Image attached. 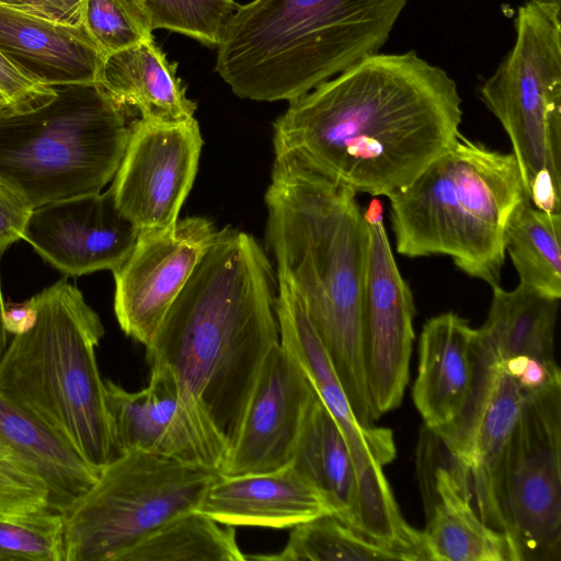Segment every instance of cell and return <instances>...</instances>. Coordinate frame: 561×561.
<instances>
[{
    "instance_id": "cell-32",
    "label": "cell",
    "mask_w": 561,
    "mask_h": 561,
    "mask_svg": "<svg viewBox=\"0 0 561 561\" xmlns=\"http://www.w3.org/2000/svg\"><path fill=\"white\" fill-rule=\"evenodd\" d=\"M50 508L46 483L0 455V516H19Z\"/></svg>"
},
{
    "instance_id": "cell-12",
    "label": "cell",
    "mask_w": 561,
    "mask_h": 561,
    "mask_svg": "<svg viewBox=\"0 0 561 561\" xmlns=\"http://www.w3.org/2000/svg\"><path fill=\"white\" fill-rule=\"evenodd\" d=\"M203 139L198 122L136 118L110 191L140 231L175 226L195 180Z\"/></svg>"
},
{
    "instance_id": "cell-3",
    "label": "cell",
    "mask_w": 561,
    "mask_h": 561,
    "mask_svg": "<svg viewBox=\"0 0 561 561\" xmlns=\"http://www.w3.org/2000/svg\"><path fill=\"white\" fill-rule=\"evenodd\" d=\"M265 244L300 299L365 430L378 420L363 346L369 229L356 193L294 160L275 158L265 193Z\"/></svg>"
},
{
    "instance_id": "cell-4",
    "label": "cell",
    "mask_w": 561,
    "mask_h": 561,
    "mask_svg": "<svg viewBox=\"0 0 561 561\" xmlns=\"http://www.w3.org/2000/svg\"><path fill=\"white\" fill-rule=\"evenodd\" d=\"M408 0H252L217 46L216 71L240 99L291 101L374 55Z\"/></svg>"
},
{
    "instance_id": "cell-36",
    "label": "cell",
    "mask_w": 561,
    "mask_h": 561,
    "mask_svg": "<svg viewBox=\"0 0 561 561\" xmlns=\"http://www.w3.org/2000/svg\"><path fill=\"white\" fill-rule=\"evenodd\" d=\"M35 319V311L27 302L4 305V325L9 334H19L27 330Z\"/></svg>"
},
{
    "instance_id": "cell-8",
    "label": "cell",
    "mask_w": 561,
    "mask_h": 561,
    "mask_svg": "<svg viewBox=\"0 0 561 561\" xmlns=\"http://www.w3.org/2000/svg\"><path fill=\"white\" fill-rule=\"evenodd\" d=\"M217 469L130 449L62 513L65 561H117L168 520L195 510Z\"/></svg>"
},
{
    "instance_id": "cell-25",
    "label": "cell",
    "mask_w": 561,
    "mask_h": 561,
    "mask_svg": "<svg viewBox=\"0 0 561 561\" xmlns=\"http://www.w3.org/2000/svg\"><path fill=\"white\" fill-rule=\"evenodd\" d=\"M290 465L324 495L333 514L350 525L354 463L339 424L318 393L305 415Z\"/></svg>"
},
{
    "instance_id": "cell-1",
    "label": "cell",
    "mask_w": 561,
    "mask_h": 561,
    "mask_svg": "<svg viewBox=\"0 0 561 561\" xmlns=\"http://www.w3.org/2000/svg\"><path fill=\"white\" fill-rule=\"evenodd\" d=\"M457 84L414 50L367 56L289 101L273 124L286 158L353 192L387 196L460 134Z\"/></svg>"
},
{
    "instance_id": "cell-10",
    "label": "cell",
    "mask_w": 561,
    "mask_h": 561,
    "mask_svg": "<svg viewBox=\"0 0 561 561\" xmlns=\"http://www.w3.org/2000/svg\"><path fill=\"white\" fill-rule=\"evenodd\" d=\"M495 496L512 561L561 560V380L526 394Z\"/></svg>"
},
{
    "instance_id": "cell-27",
    "label": "cell",
    "mask_w": 561,
    "mask_h": 561,
    "mask_svg": "<svg viewBox=\"0 0 561 561\" xmlns=\"http://www.w3.org/2000/svg\"><path fill=\"white\" fill-rule=\"evenodd\" d=\"M505 253L519 284L539 294L561 298V213H547L524 205L511 220Z\"/></svg>"
},
{
    "instance_id": "cell-2",
    "label": "cell",
    "mask_w": 561,
    "mask_h": 561,
    "mask_svg": "<svg viewBox=\"0 0 561 561\" xmlns=\"http://www.w3.org/2000/svg\"><path fill=\"white\" fill-rule=\"evenodd\" d=\"M277 277L252 234L217 233L149 345L150 369L169 371L228 443L265 357L280 342Z\"/></svg>"
},
{
    "instance_id": "cell-38",
    "label": "cell",
    "mask_w": 561,
    "mask_h": 561,
    "mask_svg": "<svg viewBox=\"0 0 561 561\" xmlns=\"http://www.w3.org/2000/svg\"><path fill=\"white\" fill-rule=\"evenodd\" d=\"M1 257V254H0ZM9 333L4 325V302L2 299L1 294V287H0V357L2 356L3 352L5 351L9 340H8Z\"/></svg>"
},
{
    "instance_id": "cell-24",
    "label": "cell",
    "mask_w": 561,
    "mask_h": 561,
    "mask_svg": "<svg viewBox=\"0 0 561 561\" xmlns=\"http://www.w3.org/2000/svg\"><path fill=\"white\" fill-rule=\"evenodd\" d=\"M493 295L484 324L478 329L482 343L499 362L529 356L554 360V331L559 300L522 285L505 290L492 287Z\"/></svg>"
},
{
    "instance_id": "cell-19",
    "label": "cell",
    "mask_w": 561,
    "mask_h": 561,
    "mask_svg": "<svg viewBox=\"0 0 561 561\" xmlns=\"http://www.w3.org/2000/svg\"><path fill=\"white\" fill-rule=\"evenodd\" d=\"M230 526L293 528L333 514L324 495L289 463L272 472L219 477L195 508Z\"/></svg>"
},
{
    "instance_id": "cell-6",
    "label": "cell",
    "mask_w": 561,
    "mask_h": 561,
    "mask_svg": "<svg viewBox=\"0 0 561 561\" xmlns=\"http://www.w3.org/2000/svg\"><path fill=\"white\" fill-rule=\"evenodd\" d=\"M27 302L33 324L0 357V392L73 447L100 473L117 454L96 348L99 314L64 277Z\"/></svg>"
},
{
    "instance_id": "cell-26",
    "label": "cell",
    "mask_w": 561,
    "mask_h": 561,
    "mask_svg": "<svg viewBox=\"0 0 561 561\" xmlns=\"http://www.w3.org/2000/svg\"><path fill=\"white\" fill-rule=\"evenodd\" d=\"M233 526L191 510L126 549L117 561H243Z\"/></svg>"
},
{
    "instance_id": "cell-35",
    "label": "cell",
    "mask_w": 561,
    "mask_h": 561,
    "mask_svg": "<svg viewBox=\"0 0 561 561\" xmlns=\"http://www.w3.org/2000/svg\"><path fill=\"white\" fill-rule=\"evenodd\" d=\"M0 5L54 22H80L82 0H0Z\"/></svg>"
},
{
    "instance_id": "cell-15",
    "label": "cell",
    "mask_w": 561,
    "mask_h": 561,
    "mask_svg": "<svg viewBox=\"0 0 561 561\" xmlns=\"http://www.w3.org/2000/svg\"><path fill=\"white\" fill-rule=\"evenodd\" d=\"M317 396L305 370L280 344L264 359L219 474L265 473L290 463L305 415Z\"/></svg>"
},
{
    "instance_id": "cell-7",
    "label": "cell",
    "mask_w": 561,
    "mask_h": 561,
    "mask_svg": "<svg viewBox=\"0 0 561 561\" xmlns=\"http://www.w3.org/2000/svg\"><path fill=\"white\" fill-rule=\"evenodd\" d=\"M56 90L41 107L0 115V182L33 209L100 193L130 131L128 112L99 83Z\"/></svg>"
},
{
    "instance_id": "cell-28",
    "label": "cell",
    "mask_w": 561,
    "mask_h": 561,
    "mask_svg": "<svg viewBox=\"0 0 561 561\" xmlns=\"http://www.w3.org/2000/svg\"><path fill=\"white\" fill-rule=\"evenodd\" d=\"M278 561L401 560L389 548L366 538L334 514H325L291 528L284 549L273 556L247 557Z\"/></svg>"
},
{
    "instance_id": "cell-29",
    "label": "cell",
    "mask_w": 561,
    "mask_h": 561,
    "mask_svg": "<svg viewBox=\"0 0 561 561\" xmlns=\"http://www.w3.org/2000/svg\"><path fill=\"white\" fill-rule=\"evenodd\" d=\"M152 30L163 28L194 38L208 47L219 45L239 3L234 0H136Z\"/></svg>"
},
{
    "instance_id": "cell-9",
    "label": "cell",
    "mask_w": 561,
    "mask_h": 561,
    "mask_svg": "<svg viewBox=\"0 0 561 561\" xmlns=\"http://www.w3.org/2000/svg\"><path fill=\"white\" fill-rule=\"evenodd\" d=\"M515 31L480 96L511 140L527 192L542 171L561 179V5L527 1Z\"/></svg>"
},
{
    "instance_id": "cell-5",
    "label": "cell",
    "mask_w": 561,
    "mask_h": 561,
    "mask_svg": "<svg viewBox=\"0 0 561 561\" xmlns=\"http://www.w3.org/2000/svg\"><path fill=\"white\" fill-rule=\"evenodd\" d=\"M388 198L400 255H447L491 287L501 279L507 227L530 204L514 154L461 134Z\"/></svg>"
},
{
    "instance_id": "cell-14",
    "label": "cell",
    "mask_w": 561,
    "mask_h": 561,
    "mask_svg": "<svg viewBox=\"0 0 561 561\" xmlns=\"http://www.w3.org/2000/svg\"><path fill=\"white\" fill-rule=\"evenodd\" d=\"M368 229L363 346L369 398L379 419L398 408L404 396L415 306L393 257L383 222L368 225Z\"/></svg>"
},
{
    "instance_id": "cell-22",
    "label": "cell",
    "mask_w": 561,
    "mask_h": 561,
    "mask_svg": "<svg viewBox=\"0 0 561 561\" xmlns=\"http://www.w3.org/2000/svg\"><path fill=\"white\" fill-rule=\"evenodd\" d=\"M0 455L41 478L49 491L50 508L58 513L67 511L99 476L73 447L1 392Z\"/></svg>"
},
{
    "instance_id": "cell-21",
    "label": "cell",
    "mask_w": 561,
    "mask_h": 561,
    "mask_svg": "<svg viewBox=\"0 0 561 561\" xmlns=\"http://www.w3.org/2000/svg\"><path fill=\"white\" fill-rule=\"evenodd\" d=\"M421 473V472H420ZM426 510L428 561H512L505 536L473 507L467 472L448 453L447 463L420 474Z\"/></svg>"
},
{
    "instance_id": "cell-37",
    "label": "cell",
    "mask_w": 561,
    "mask_h": 561,
    "mask_svg": "<svg viewBox=\"0 0 561 561\" xmlns=\"http://www.w3.org/2000/svg\"><path fill=\"white\" fill-rule=\"evenodd\" d=\"M382 215H383V205L382 202L374 197L367 209L363 213L364 219L368 225L377 224L379 221H382Z\"/></svg>"
},
{
    "instance_id": "cell-18",
    "label": "cell",
    "mask_w": 561,
    "mask_h": 561,
    "mask_svg": "<svg viewBox=\"0 0 561 561\" xmlns=\"http://www.w3.org/2000/svg\"><path fill=\"white\" fill-rule=\"evenodd\" d=\"M277 277V276H276ZM276 316L279 340L307 374L319 398L339 424L351 451L355 473L396 457L389 428H363L357 422L328 353L291 286L277 277Z\"/></svg>"
},
{
    "instance_id": "cell-34",
    "label": "cell",
    "mask_w": 561,
    "mask_h": 561,
    "mask_svg": "<svg viewBox=\"0 0 561 561\" xmlns=\"http://www.w3.org/2000/svg\"><path fill=\"white\" fill-rule=\"evenodd\" d=\"M33 208L14 191L0 182V254L23 233Z\"/></svg>"
},
{
    "instance_id": "cell-17",
    "label": "cell",
    "mask_w": 561,
    "mask_h": 561,
    "mask_svg": "<svg viewBox=\"0 0 561 561\" xmlns=\"http://www.w3.org/2000/svg\"><path fill=\"white\" fill-rule=\"evenodd\" d=\"M478 350V329L457 313L435 316L423 325L412 398L425 427L437 437L455 426L468 404Z\"/></svg>"
},
{
    "instance_id": "cell-33",
    "label": "cell",
    "mask_w": 561,
    "mask_h": 561,
    "mask_svg": "<svg viewBox=\"0 0 561 561\" xmlns=\"http://www.w3.org/2000/svg\"><path fill=\"white\" fill-rule=\"evenodd\" d=\"M500 363L525 394L537 392L561 380L560 369L556 363H547L529 356H516Z\"/></svg>"
},
{
    "instance_id": "cell-13",
    "label": "cell",
    "mask_w": 561,
    "mask_h": 561,
    "mask_svg": "<svg viewBox=\"0 0 561 561\" xmlns=\"http://www.w3.org/2000/svg\"><path fill=\"white\" fill-rule=\"evenodd\" d=\"M216 233L208 218L197 216L139 232L130 254L113 271L114 312L127 336L150 344Z\"/></svg>"
},
{
    "instance_id": "cell-16",
    "label": "cell",
    "mask_w": 561,
    "mask_h": 561,
    "mask_svg": "<svg viewBox=\"0 0 561 561\" xmlns=\"http://www.w3.org/2000/svg\"><path fill=\"white\" fill-rule=\"evenodd\" d=\"M139 229L118 209L110 190L34 208L23 239L70 276L116 270L130 254Z\"/></svg>"
},
{
    "instance_id": "cell-30",
    "label": "cell",
    "mask_w": 561,
    "mask_h": 561,
    "mask_svg": "<svg viewBox=\"0 0 561 561\" xmlns=\"http://www.w3.org/2000/svg\"><path fill=\"white\" fill-rule=\"evenodd\" d=\"M9 560L65 561L62 513L0 516V561Z\"/></svg>"
},
{
    "instance_id": "cell-23",
    "label": "cell",
    "mask_w": 561,
    "mask_h": 561,
    "mask_svg": "<svg viewBox=\"0 0 561 561\" xmlns=\"http://www.w3.org/2000/svg\"><path fill=\"white\" fill-rule=\"evenodd\" d=\"M176 68L152 37L107 57L99 84L129 115L137 111L146 121L179 123L194 117L197 105Z\"/></svg>"
},
{
    "instance_id": "cell-39",
    "label": "cell",
    "mask_w": 561,
    "mask_h": 561,
    "mask_svg": "<svg viewBox=\"0 0 561 561\" xmlns=\"http://www.w3.org/2000/svg\"><path fill=\"white\" fill-rule=\"evenodd\" d=\"M528 1L537 2V3H542V4H557V5H561V0H528Z\"/></svg>"
},
{
    "instance_id": "cell-11",
    "label": "cell",
    "mask_w": 561,
    "mask_h": 561,
    "mask_svg": "<svg viewBox=\"0 0 561 561\" xmlns=\"http://www.w3.org/2000/svg\"><path fill=\"white\" fill-rule=\"evenodd\" d=\"M104 382L116 454L141 449L220 470L228 439L169 371L150 369L148 385L133 392Z\"/></svg>"
},
{
    "instance_id": "cell-20",
    "label": "cell",
    "mask_w": 561,
    "mask_h": 561,
    "mask_svg": "<svg viewBox=\"0 0 561 561\" xmlns=\"http://www.w3.org/2000/svg\"><path fill=\"white\" fill-rule=\"evenodd\" d=\"M0 53L53 88L99 83L105 61L81 22H54L1 5Z\"/></svg>"
},
{
    "instance_id": "cell-31",
    "label": "cell",
    "mask_w": 561,
    "mask_h": 561,
    "mask_svg": "<svg viewBox=\"0 0 561 561\" xmlns=\"http://www.w3.org/2000/svg\"><path fill=\"white\" fill-rule=\"evenodd\" d=\"M80 22L105 59L153 37L136 0H82Z\"/></svg>"
}]
</instances>
